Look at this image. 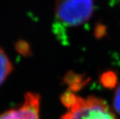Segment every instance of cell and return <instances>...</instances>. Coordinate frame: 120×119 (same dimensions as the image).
<instances>
[{
    "label": "cell",
    "instance_id": "cell-1",
    "mask_svg": "<svg viewBox=\"0 0 120 119\" xmlns=\"http://www.w3.org/2000/svg\"><path fill=\"white\" fill-rule=\"evenodd\" d=\"M61 101L66 112L60 119H117L108 104L94 96L83 97L67 92L62 95Z\"/></svg>",
    "mask_w": 120,
    "mask_h": 119
},
{
    "label": "cell",
    "instance_id": "cell-2",
    "mask_svg": "<svg viewBox=\"0 0 120 119\" xmlns=\"http://www.w3.org/2000/svg\"><path fill=\"white\" fill-rule=\"evenodd\" d=\"M94 11L93 0H56L55 15L61 24L76 26L85 23Z\"/></svg>",
    "mask_w": 120,
    "mask_h": 119
},
{
    "label": "cell",
    "instance_id": "cell-3",
    "mask_svg": "<svg viewBox=\"0 0 120 119\" xmlns=\"http://www.w3.org/2000/svg\"><path fill=\"white\" fill-rule=\"evenodd\" d=\"M40 96L27 93L19 107L0 113V119H40Z\"/></svg>",
    "mask_w": 120,
    "mask_h": 119
},
{
    "label": "cell",
    "instance_id": "cell-4",
    "mask_svg": "<svg viewBox=\"0 0 120 119\" xmlns=\"http://www.w3.org/2000/svg\"><path fill=\"white\" fill-rule=\"evenodd\" d=\"M12 70V66L7 55L0 48V85L3 83Z\"/></svg>",
    "mask_w": 120,
    "mask_h": 119
},
{
    "label": "cell",
    "instance_id": "cell-5",
    "mask_svg": "<svg viewBox=\"0 0 120 119\" xmlns=\"http://www.w3.org/2000/svg\"><path fill=\"white\" fill-rule=\"evenodd\" d=\"M113 106L116 112L120 115V85L117 87L116 93H115L113 99Z\"/></svg>",
    "mask_w": 120,
    "mask_h": 119
}]
</instances>
